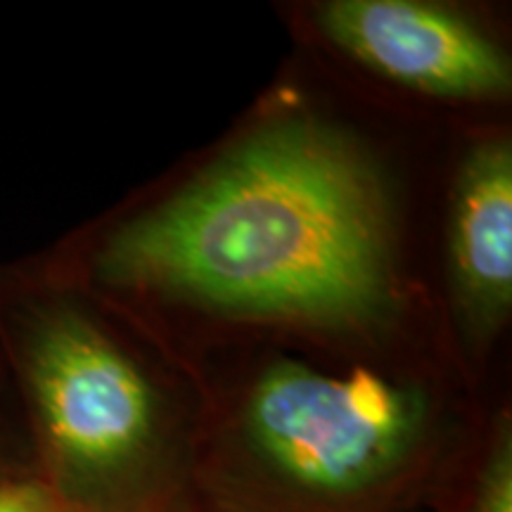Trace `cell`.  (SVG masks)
<instances>
[{"instance_id":"1","label":"cell","mask_w":512,"mask_h":512,"mask_svg":"<svg viewBox=\"0 0 512 512\" xmlns=\"http://www.w3.org/2000/svg\"><path fill=\"white\" fill-rule=\"evenodd\" d=\"M399 185L361 133L278 102L145 200L41 259L178 358L242 344L354 354L425 339Z\"/></svg>"},{"instance_id":"2","label":"cell","mask_w":512,"mask_h":512,"mask_svg":"<svg viewBox=\"0 0 512 512\" xmlns=\"http://www.w3.org/2000/svg\"><path fill=\"white\" fill-rule=\"evenodd\" d=\"M216 351L240 361L192 366L200 512H427L489 411L448 347Z\"/></svg>"},{"instance_id":"3","label":"cell","mask_w":512,"mask_h":512,"mask_svg":"<svg viewBox=\"0 0 512 512\" xmlns=\"http://www.w3.org/2000/svg\"><path fill=\"white\" fill-rule=\"evenodd\" d=\"M0 358L67 512H200L195 370L41 256L0 264Z\"/></svg>"},{"instance_id":"4","label":"cell","mask_w":512,"mask_h":512,"mask_svg":"<svg viewBox=\"0 0 512 512\" xmlns=\"http://www.w3.org/2000/svg\"><path fill=\"white\" fill-rule=\"evenodd\" d=\"M339 62L382 86L441 105H503L508 50L470 12L430 0H325L306 12Z\"/></svg>"},{"instance_id":"5","label":"cell","mask_w":512,"mask_h":512,"mask_svg":"<svg viewBox=\"0 0 512 512\" xmlns=\"http://www.w3.org/2000/svg\"><path fill=\"white\" fill-rule=\"evenodd\" d=\"M448 337L460 366L477 370L512 311V140L491 126L467 136L453 164L444 216Z\"/></svg>"},{"instance_id":"6","label":"cell","mask_w":512,"mask_h":512,"mask_svg":"<svg viewBox=\"0 0 512 512\" xmlns=\"http://www.w3.org/2000/svg\"><path fill=\"white\" fill-rule=\"evenodd\" d=\"M427 512H512V413L489 406Z\"/></svg>"},{"instance_id":"7","label":"cell","mask_w":512,"mask_h":512,"mask_svg":"<svg viewBox=\"0 0 512 512\" xmlns=\"http://www.w3.org/2000/svg\"><path fill=\"white\" fill-rule=\"evenodd\" d=\"M15 477H36V470L22 408L0 358V479Z\"/></svg>"},{"instance_id":"8","label":"cell","mask_w":512,"mask_h":512,"mask_svg":"<svg viewBox=\"0 0 512 512\" xmlns=\"http://www.w3.org/2000/svg\"><path fill=\"white\" fill-rule=\"evenodd\" d=\"M0 512H67L38 477L0 479Z\"/></svg>"}]
</instances>
